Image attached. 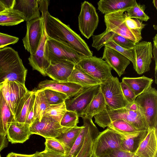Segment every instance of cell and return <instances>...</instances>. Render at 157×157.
<instances>
[{"label":"cell","instance_id":"f5cc1de1","mask_svg":"<svg viewBox=\"0 0 157 157\" xmlns=\"http://www.w3.org/2000/svg\"><path fill=\"white\" fill-rule=\"evenodd\" d=\"M8 140L5 136L0 134V152L8 146Z\"/></svg>","mask_w":157,"mask_h":157},{"label":"cell","instance_id":"9f6ffc18","mask_svg":"<svg viewBox=\"0 0 157 157\" xmlns=\"http://www.w3.org/2000/svg\"><path fill=\"white\" fill-rule=\"evenodd\" d=\"M6 9L0 1V12L5 10Z\"/></svg>","mask_w":157,"mask_h":157},{"label":"cell","instance_id":"bcb514c9","mask_svg":"<svg viewBox=\"0 0 157 157\" xmlns=\"http://www.w3.org/2000/svg\"><path fill=\"white\" fill-rule=\"evenodd\" d=\"M100 157H135L134 153L125 151L121 149L109 150Z\"/></svg>","mask_w":157,"mask_h":157},{"label":"cell","instance_id":"8fae6325","mask_svg":"<svg viewBox=\"0 0 157 157\" xmlns=\"http://www.w3.org/2000/svg\"><path fill=\"white\" fill-rule=\"evenodd\" d=\"M100 85L84 87L82 90L74 96L68 98L64 101L67 110L74 112L78 117L83 114L94 96L100 89Z\"/></svg>","mask_w":157,"mask_h":157},{"label":"cell","instance_id":"ac0fdd59","mask_svg":"<svg viewBox=\"0 0 157 157\" xmlns=\"http://www.w3.org/2000/svg\"><path fill=\"white\" fill-rule=\"evenodd\" d=\"M102 59L113 69L120 77L124 72L130 61L113 49L104 47Z\"/></svg>","mask_w":157,"mask_h":157},{"label":"cell","instance_id":"603a6c76","mask_svg":"<svg viewBox=\"0 0 157 157\" xmlns=\"http://www.w3.org/2000/svg\"><path fill=\"white\" fill-rule=\"evenodd\" d=\"M89 117L88 129L83 145L75 157H92L94 142L100 132L93 123L92 118Z\"/></svg>","mask_w":157,"mask_h":157},{"label":"cell","instance_id":"d590c367","mask_svg":"<svg viewBox=\"0 0 157 157\" xmlns=\"http://www.w3.org/2000/svg\"><path fill=\"white\" fill-rule=\"evenodd\" d=\"M145 6L144 5H141L136 2L132 6L127 9L126 12L128 17L131 18H135L140 21H147L149 17L144 12Z\"/></svg>","mask_w":157,"mask_h":157},{"label":"cell","instance_id":"3957f363","mask_svg":"<svg viewBox=\"0 0 157 157\" xmlns=\"http://www.w3.org/2000/svg\"><path fill=\"white\" fill-rule=\"evenodd\" d=\"M95 122L103 128L112 122L123 119L138 129L148 130L147 124L140 111H133L124 108L113 109L107 106L105 110L94 116Z\"/></svg>","mask_w":157,"mask_h":157},{"label":"cell","instance_id":"5bb4252c","mask_svg":"<svg viewBox=\"0 0 157 157\" xmlns=\"http://www.w3.org/2000/svg\"><path fill=\"white\" fill-rule=\"evenodd\" d=\"M151 42L143 41L136 44L133 48L135 64L134 69L139 75L150 70L153 58Z\"/></svg>","mask_w":157,"mask_h":157},{"label":"cell","instance_id":"94428289","mask_svg":"<svg viewBox=\"0 0 157 157\" xmlns=\"http://www.w3.org/2000/svg\"><path fill=\"white\" fill-rule=\"evenodd\" d=\"M0 157H1V155H0Z\"/></svg>","mask_w":157,"mask_h":157},{"label":"cell","instance_id":"4316f807","mask_svg":"<svg viewBox=\"0 0 157 157\" xmlns=\"http://www.w3.org/2000/svg\"><path fill=\"white\" fill-rule=\"evenodd\" d=\"M67 81L88 87L100 85L101 83L84 72L77 64L74 66Z\"/></svg>","mask_w":157,"mask_h":157},{"label":"cell","instance_id":"f1b7e54d","mask_svg":"<svg viewBox=\"0 0 157 157\" xmlns=\"http://www.w3.org/2000/svg\"><path fill=\"white\" fill-rule=\"evenodd\" d=\"M107 127L120 135L123 138L129 137L145 131L137 129L123 119L113 121L109 123Z\"/></svg>","mask_w":157,"mask_h":157},{"label":"cell","instance_id":"4fadbf2b","mask_svg":"<svg viewBox=\"0 0 157 157\" xmlns=\"http://www.w3.org/2000/svg\"><path fill=\"white\" fill-rule=\"evenodd\" d=\"M25 36L22 39L24 46L30 55H34L40 45L43 32L42 17L26 22Z\"/></svg>","mask_w":157,"mask_h":157},{"label":"cell","instance_id":"ffe728a7","mask_svg":"<svg viewBox=\"0 0 157 157\" xmlns=\"http://www.w3.org/2000/svg\"><path fill=\"white\" fill-rule=\"evenodd\" d=\"M157 129H148L134 153L135 157H157Z\"/></svg>","mask_w":157,"mask_h":157},{"label":"cell","instance_id":"60d3db41","mask_svg":"<svg viewBox=\"0 0 157 157\" xmlns=\"http://www.w3.org/2000/svg\"><path fill=\"white\" fill-rule=\"evenodd\" d=\"M105 46L111 48L119 52L127 59L134 65L135 61L133 48H126L116 44L112 40L109 41Z\"/></svg>","mask_w":157,"mask_h":157},{"label":"cell","instance_id":"7dc6e473","mask_svg":"<svg viewBox=\"0 0 157 157\" xmlns=\"http://www.w3.org/2000/svg\"><path fill=\"white\" fill-rule=\"evenodd\" d=\"M19 39L18 37L0 32V48L11 44L17 43Z\"/></svg>","mask_w":157,"mask_h":157},{"label":"cell","instance_id":"d4e9b609","mask_svg":"<svg viewBox=\"0 0 157 157\" xmlns=\"http://www.w3.org/2000/svg\"><path fill=\"white\" fill-rule=\"evenodd\" d=\"M35 97V91L28 90L21 99L17 107L14 115L16 121L25 123L28 113L33 106Z\"/></svg>","mask_w":157,"mask_h":157},{"label":"cell","instance_id":"5b68a950","mask_svg":"<svg viewBox=\"0 0 157 157\" xmlns=\"http://www.w3.org/2000/svg\"><path fill=\"white\" fill-rule=\"evenodd\" d=\"M135 102L145 119L148 129H157V91L151 86L138 96Z\"/></svg>","mask_w":157,"mask_h":157},{"label":"cell","instance_id":"f546056e","mask_svg":"<svg viewBox=\"0 0 157 157\" xmlns=\"http://www.w3.org/2000/svg\"><path fill=\"white\" fill-rule=\"evenodd\" d=\"M107 104L100 88L83 114L82 118L89 116L92 118L105 109Z\"/></svg>","mask_w":157,"mask_h":157},{"label":"cell","instance_id":"c3c4849f","mask_svg":"<svg viewBox=\"0 0 157 157\" xmlns=\"http://www.w3.org/2000/svg\"><path fill=\"white\" fill-rule=\"evenodd\" d=\"M153 45L152 50V53L153 55V59L155 61V82L156 84L157 76V34H156L153 38Z\"/></svg>","mask_w":157,"mask_h":157},{"label":"cell","instance_id":"91938a15","mask_svg":"<svg viewBox=\"0 0 157 157\" xmlns=\"http://www.w3.org/2000/svg\"><path fill=\"white\" fill-rule=\"evenodd\" d=\"M153 4L154 6L156 8V9H157V0H153Z\"/></svg>","mask_w":157,"mask_h":157},{"label":"cell","instance_id":"f907efd6","mask_svg":"<svg viewBox=\"0 0 157 157\" xmlns=\"http://www.w3.org/2000/svg\"><path fill=\"white\" fill-rule=\"evenodd\" d=\"M6 9H13L15 0H0Z\"/></svg>","mask_w":157,"mask_h":157},{"label":"cell","instance_id":"8d00e7d4","mask_svg":"<svg viewBox=\"0 0 157 157\" xmlns=\"http://www.w3.org/2000/svg\"><path fill=\"white\" fill-rule=\"evenodd\" d=\"M67 111L64 102L59 104L50 105L45 111L44 115L52 118L60 123Z\"/></svg>","mask_w":157,"mask_h":157},{"label":"cell","instance_id":"83f0119b","mask_svg":"<svg viewBox=\"0 0 157 157\" xmlns=\"http://www.w3.org/2000/svg\"><path fill=\"white\" fill-rule=\"evenodd\" d=\"M14 121V116L3 97L0 87V134L6 136L10 124Z\"/></svg>","mask_w":157,"mask_h":157},{"label":"cell","instance_id":"7bdbcfd3","mask_svg":"<svg viewBox=\"0 0 157 157\" xmlns=\"http://www.w3.org/2000/svg\"><path fill=\"white\" fill-rule=\"evenodd\" d=\"M125 16V23L127 27L132 30L141 32L145 25L138 19L131 18L128 17L127 13L124 12Z\"/></svg>","mask_w":157,"mask_h":157},{"label":"cell","instance_id":"52a82bcc","mask_svg":"<svg viewBox=\"0 0 157 157\" xmlns=\"http://www.w3.org/2000/svg\"><path fill=\"white\" fill-rule=\"evenodd\" d=\"M77 64L86 73L101 83L113 76L112 68L101 58L95 56L84 57Z\"/></svg>","mask_w":157,"mask_h":157},{"label":"cell","instance_id":"680465c9","mask_svg":"<svg viewBox=\"0 0 157 157\" xmlns=\"http://www.w3.org/2000/svg\"><path fill=\"white\" fill-rule=\"evenodd\" d=\"M34 157H42V155L40 153V152L36 151L35 153V155Z\"/></svg>","mask_w":157,"mask_h":157},{"label":"cell","instance_id":"7402d4cb","mask_svg":"<svg viewBox=\"0 0 157 157\" xmlns=\"http://www.w3.org/2000/svg\"><path fill=\"white\" fill-rule=\"evenodd\" d=\"M13 9L21 13L26 22L41 17L38 0H15Z\"/></svg>","mask_w":157,"mask_h":157},{"label":"cell","instance_id":"e575fe53","mask_svg":"<svg viewBox=\"0 0 157 157\" xmlns=\"http://www.w3.org/2000/svg\"><path fill=\"white\" fill-rule=\"evenodd\" d=\"M82 118L83 127L72 148L67 155V157H75L83 145L85 136L88 129L89 117H85Z\"/></svg>","mask_w":157,"mask_h":157},{"label":"cell","instance_id":"f35d334b","mask_svg":"<svg viewBox=\"0 0 157 157\" xmlns=\"http://www.w3.org/2000/svg\"><path fill=\"white\" fill-rule=\"evenodd\" d=\"M44 90L46 99L50 105L63 103L68 98L66 94L54 90L47 89Z\"/></svg>","mask_w":157,"mask_h":157},{"label":"cell","instance_id":"ab89813d","mask_svg":"<svg viewBox=\"0 0 157 157\" xmlns=\"http://www.w3.org/2000/svg\"><path fill=\"white\" fill-rule=\"evenodd\" d=\"M78 122V117L76 113L67 110L62 117L60 124L64 127L73 128L77 126Z\"/></svg>","mask_w":157,"mask_h":157},{"label":"cell","instance_id":"681fc988","mask_svg":"<svg viewBox=\"0 0 157 157\" xmlns=\"http://www.w3.org/2000/svg\"><path fill=\"white\" fill-rule=\"evenodd\" d=\"M40 152L42 157H67V155L61 154L45 149Z\"/></svg>","mask_w":157,"mask_h":157},{"label":"cell","instance_id":"9c48e42d","mask_svg":"<svg viewBox=\"0 0 157 157\" xmlns=\"http://www.w3.org/2000/svg\"><path fill=\"white\" fill-rule=\"evenodd\" d=\"M123 139L121 136L109 128L99 132L94 142L92 157H100L109 150L121 149Z\"/></svg>","mask_w":157,"mask_h":157},{"label":"cell","instance_id":"277c9868","mask_svg":"<svg viewBox=\"0 0 157 157\" xmlns=\"http://www.w3.org/2000/svg\"><path fill=\"white\" fill-rule=\"evenodd\" d=\"M47 59L51 62L65 60L77 64L81 59L86 57L69 44L48 36L45 48Z\"/></svg>","mask_w":157,"mask_h":157},{"label":"cell","instance_id":"d6a6232c","mask_svg":"<svg viewBox=\"0 0 157 157\" xmlns=\"http://www.w3.org/2000/svg\"><path fill=\"white\" fill-rule=\"evenodd\" d=\"M36 97L33 105L35 120L40 121L46 109L50 105L46 97L44 90L35 91Z\"/></svg>","mask_w":157,"mask_h":157},{"label":"cell","instance_id":"db71d44e","mask_svg":"<svg viewBox=\"0 0 157 157\" xmlns=\"http://www.w3.org/2000/svg\"><path fill=\"white\" fill-rule=\"evenodd\" d=\"M124 108L133 111L139 110L138 106L135 101L131 103H128Z\"/></svg>","mask_w":157,"mask_h":157},{"label":"cell","instance_id":"ee69618b","mask_svg":"<svg viewBox=\"0 0 157 157\" xmlns=\"http://www.w3.org/2000/svg\"><path fill=\"white\" fill-rule=\"evenodd\" d=\"M123 96L128 103L134 102L136 97L131 89L123 81L120 82Z\"/></svg>","mask_w":157,"mask_h":157},{"label":"cell","instance_id":"d6986e66","mask_svg":"<svg viewBox=\"0 0 157 157\" xmlns=\"http://www.w3.org/2000/svg\"><path fill=\"white\" fill-rule=\"evenodd\" d=\"M75 65L65 60L50 62L46 71L47 75L53 80L59 82H67Z\"/></svg>","mask_w":157,"mask_h":157},{"label":"cell","instance_id":"44dd1931","mask_svg":"<svg viewBox=\"0 0 157 157\" xmlns=\"http://www.w3.org/2000/svg\"><path fill=\"white\" fill-rule=\"evenodd\" d=\"M30 125L25 123L14 121L12 122L7 130L8 141L12 144L22 143L27 140L31 135Z\"/></svg>","mask_w":157,"mask_h":157},{"label":"cell","instance_id":"f6af8a7d","mask_svg":"<svg viewBox=\"0 0 157 157\" xmlns=\"http://www.w3.org/2000/svg\"><path fill=\"white\" fill-rule=\"evenodd\" d=\"M112 40L118 45L126 48H132L136 44L128 39L116 33Z\"/></svg>","mask_w":157,"mask_h":157},{"label":"cell","instance_id":"9a60e30c","mask_svg":"<svg viewBox=\"0 0 157 157\" xmlns=\"http://www.w3.org/2000/svg\"><path fill=\"white\" fill-rule=\"evenodd\" d=\"M0 87L3 97L14 117L19 103L28 90L25 85L14 81H6L0 84Z\"/></svg>","mask_w":157,"mask_h":157},{"label":"cell","instance_id":"6f0895ef","mask_svg":"<svg viewBox=\"0 0 157 157\" xmlns=\"http://www.w3.org/2000/svg\"><path fill=\"white\" fill-rule=\"evenodd\" d=\"M6 157H16V156L15 153L11 152L9 154L6 156Z\"/></svg>","mask_w":157,"mask_h":157},{"label":"cell","instance_id":"816d5d0a","mask_svg":"<svg viewBox=\"0 0 157 157\" xmlns=\"http://www.w3.org/2000/svg\"><path fill=\"white\" fill-rule=\"evenodd\" d=\"M35 120L33 106L28 113L26 117L25 123L30 125Z\"/></svg>","mask_w":157,"mask_h":157},{"label":"cell","instance_id":"e0dca14e","mask_svg":"<svg viewBox=\"0 0 157 157\" xmlns=\"http://www.w3.org/2000/svg\"><path fill=\"white\" fill-rule=\"evenodd\" d=\"M84 87L78 84L68 81L59 82L46 80L39 83L37 90L49 89L64 94L69 98L78 94L82 90Z\"/></svg>","mask_w":157,"mask_h":157},{"label":"cell","instance_id":"11a10c76","mask_svg":"<svg viewBox=\"0 0 157 157\" xmlns=\"http://www.w3.org/2000/svg\"><path fill=\"white\" fill-rule=\"evenodd\" d=\"M16 157H34L35 153L32 155H25L15 153Z\"/></svg>","mask_w":157,"mask_h":157},{"label":"cell","instance_id":"30bf717a","mask_svg":"<svg viewBox=\"0 0 157 157\" xmlns=\"http://www.w3.org/2000/svg\"><path fill=\"white\" fill-rule=\"evenodd\" d=\"M71 128L62 126L52 118L44 115L40 121L36 119L30 125L29 131L31 135H38L45 138H54Z\"/></svg>","mask_w":157,"mask_h":157},{"label":"cell","instance_id":"cb8c5ba5","mask_svg":"<svg viewBox=\"0 0 157 157\" xmlns=\"http://www.w3.org/2000/svg\"><path fill=\"white\" fill-rule=\"evenodd\" d=\"M136 2L135 0H101L97 3L98 8L105 15L119 10L126 12Z\"/></svg>","mask_w":157,"mask_h":157},{"label":"cell","instance_id":"7a4b0ae2","mask_svg":"<svg viewBox=\"0 0 157 157\" xmlns=\"http://www.w3.org/2000/svg\"><path fill=\"white\" fill-rule=\"evenodd\" d=\"M27 72L17 51L10 47L0 48V84L9 81L25 85Z\"/></svg>","mask_w":157,"mask_h":157},{"label":"cell","instance_id":"ba28073f","mask_svg":"<svg viewBox=\"0 0 157 157\" xmlns=\"http://www.w3.org/2000/svg\"><path fill=\"white\" fill-rule=\"evenodd\" d=\"M100 86L107 106L110 108L116 109L124 108L128 104L123 96L120 82L117 77L112 76L100 84Z\"/></svg>","mask_w":157,"mask_h":157},{"label":"cell","instance_id":"6da1fadb","mask_svg":"<svg viewBox=\"0 0 157 157\" xmlns=\"http://www.w3.org/2000/svg\"><path fill=\"white\" fill-rule=\"evenodd\" d=\"M49 2L48 0H38L39 10L44 18L47 36L67 43L85 57L93 56L92 52L79 35L73 31L69 25L50 14L48 10Z\"/></svg>","mask_w":157,"mask_h":157},{"label":"cell","instance_id":"74e56055","mask_svg":"<svg viewBox=\"0 0 157 157\" xmlns=\"http://www.w3.org/2000/svg\"><path fill=\"white\" fill-rule=\"evenodd\" d=\"M115 33L106 29L101 34L92 36L93 43L92 46L97 51L99 50L112 38Z\"/></svg>","mask_w":157,"mask_h":157},{"label":"cell","instance_id":"484cf974","mask_svg":"<svg viewBox=\"0 0 157 157\" xmlns=\"http://www.w3.org/2000/svg\"><path fill=\"white\" fill-rule=\"evenodd\" d=\"M122 81L131 89L137 97L151 86L153 80L143 75L139 77H124Z\"/></svg>","mask_w":157,"mask_h":157},{"label":"cell","instance_id":"7c38bea8","mask_svg":"<svg viewBox=\"0 0 157 157\" xmlns=\"http://www.w3.org/2000/svg\"><path fill=\"white\" fill-rule=\"evenodd\" d=\"M78 22L79 30L83 35L87 39L93 36L99 18L95 7L91 3L85 1L82 3Z\"/></svg>","mask_w":157,"mask_h":157},{"label":"cell","instance_id":"8992f818","mask_svg":"<svg viewBox=\"0 0 157 157\" xmlns=\"http://www.w3.org/2000/svg\"><path fill=\"white\" fill-rule=\"evenodd\" d=\"M124 10H119L104 15L106 29L124 37L135 44L142 39L141 32L130 29L125 23Z\"/></svg>","mask_w":157,"mask_h":157},{"label":"cell","instance_id":"b9f144b4","mask_svg":"<svg viewBox=\"0 0 157 157\" xmlns=\"http://www.w3.org/2000/svg\"><path fill=\"white\" fill-rule=\"evenodd\" d=\"M45 149L66 155L64 147L58 141L53 138H45Z\"/></svg>","mask_w":157,"mask_h":157},{"label":"cell","instance_id":"836d02e7","mask_svg":"<svg viewBox=\"0 0 157 157\" xmlns=\"http://www.w3.org/2000/svg\"><path fill=\"white\" fill-rule=\"evenodd\" d=\"M148 131H143L137 135L127 138H123L121 149L125 151L134 153L146 136Z\"/></svg>","mask_w":157,"mask_h":157},{"label":"cell","instance_id":"2e32d148","mask_svg":"<svg viewBox=\"0 0 157 157\" xmlns=\"http://www.w3.org/2000/svg\"><path fill=\"white\" fill-rule=\"evenodd\" d=\"M43 20V32L42 37L39 47L34 55H30L28 59L29 63L33 70L39 71L44 76H47L46 71L50 63L47 59L45 55V48L47 36L45 28L44 18Z\"/></svg>","mask_w":157,"mask_h":157},{"label":"cell","instance_id":"4dcf8cb0","mask_svg":"<svg viewBox=\"0 0 157 157\" xmlns=\"http://www.w3.org/2000/svg\"><path fill=\"white\" fill-rule=\"evenodd\" d=\"M83 126L72 128L60 136L54 138L64 147L67 155L73 146Z\"/></svg>","mask_w":157,"mask_h":157},{"label":"cell","instance_id":"1f68e13d","mask_svg":"<svg viewBox=\"0 0 157 157\" xmlns=\"http://www.w3.org/2000/svg\"><path fill=\"white\" fill-rule=\"evenodd\" d=\"M24 21L22 14L17 10L6 9L0 12V25L11 26Z\"/></svg>","mask_w":157,"mask_h":157}]
</instances>
